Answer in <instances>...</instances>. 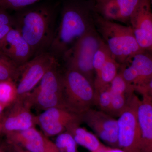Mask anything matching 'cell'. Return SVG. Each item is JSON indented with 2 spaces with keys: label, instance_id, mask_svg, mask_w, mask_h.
<instances>
[{
  "label": "cell",
  "instance_id": "5bb4252c",
  "mask_svg": "<svg viewBox=\"0 0 152 152\" xmlns=\"http://www.w3.org/2000/svg\"><path fill=\"white\" fill-rule=\"evenodd\" d=\"M6 134L9 142L13 145L19 146L30 152H45L47 137L35 127Z\"/></svg>",
  "mask_w": 152,
  "mask_h": 152
},
{
  "label": "cell",
  "instance_id": "9c48e42d",
  "mask_svg": "<svg viewBox=\"0 0 152 152\" xmlns=\"http://www.w3.org/2000/svg\"><path fill=\"white\" fill-rule=\"evenodd\" d=\"M84 122L96 136L113 148H119L118 121L109 114L92 108L82 115Z\"/></svg>",
  "mask_w": 152,
  "mask_h": 152
},
{
  "label": "cell",
  "instance_id": "d6a6232c",
  "mask_svg": "<svg viewBox=\"0 0 152 152\" xmlns=\"http://www.w3.org/2000/svg\"><path fill=\"white\" fill-rule=\"evenodd\" d=\"M4 109L0 105V119H3V112Z\"/></svg>",
  "mask_w": 152,
  "mask_h": 152
},
{
  "label": "cell",
  "instance_id": "52a82bcc",
  "mask_svg": "<svg viewBox=\"0 0 152 152\" xmlns=\"http://www.w3.org/2000/svg\"><path fill=\"white\" fill-rule=\"evenodd\" d=\"M57 64V58L48 52L34 57L21 66L19 83L17 84L18 98L32 91L46 73Z\"/></svg>",
  "mask_w": 152,
  "mask_h": 152
},
{
  "label": "cell",
  "instance_id": "4316f807",
  "mask_svg": "<svg viewBox=\"0 0 152 152\" xmlns=\"http://www.w3.org/2000/svg\"><path fill=\"white\" fill-rule=\"evenodd\" d=\"M13 28V16L9 13L7 10L0 6V43Z\"/></svg>",
  "mask_w": 152,
  "mask_h": 152
},
{
  "label": "cell",
  "instance_id": "f1b7e54d",
  "mask_svg": "<svg viewBox=\"0 0 152 152\" xmlns=\"http://www.w3.org/2000/svg\"><path fill=\"white\" fill-rule=\"evenodd\" d=\"M135 91L138 92L142 96L147 95L152 91V77L146 83L141 86L134 88Z\"/></svg>",
  "mask_w": 152,
  "mask_h": 152
},
{
  "label": "cell",
  "instance_id": "1f68e13d",
  "mask_svg": "<svg viewBox=\"0 0 152 152\" xmlns=\"http://www.w3.org/2000/svg\"><path fill=\"white\" fill-rule=\"evenodd\" d=\"M14 149L16 152H30L18 145H13Z\"/></svg>",
  "mask_w": 152,
  "mask_h": 152
},
{
  "label": "cell",
  "instance_id": "7402d4cb",
  "mask_svg": "<svg viewBox=\"0 0 152 152\" xmlns=\"http://www.w3.org/2000/svg\"><path fill=\"white\" fill-rule=\"evenodd\" d=\"M55 143L60 152H77V144L73 136L68 132L58 135Z\"/></svg>",
  "mask_w": 152,
  "mask_h": 152
},
{
  "label": "cell",
  "instance_id": "3957f363",
  "mask_svg": "<svg viewBox=\"0 0 152 152\" xmlns=\"http://www.w3.org/2000/svg\"><path fill=\"white\" fill-rule=\"evenodd\" d=\"M97 30L110 50L112 57L120 65L143 50L135 37L131 26L117 23L99 15H94Z\"/></svg>",
  "mask_w": 152,
  "mask_h": 152
},
{
  "label": "cell",
  "instance_id": "836d02e7",
  "mask_svg": "<svg viewBox=\"0 0 152 152\" xmlns=\"http://www.w3.org/2000/svg\"><path fill=\"white\" fill-rule=\"evenodd\" d=\"M144 96H147L148 97H149L150 99H151L152 100V91L150 92L148 94H147V95H144Z\"/></svg>",
  "mask_w": 152,
  "mask_h": 152
},
{
  "label": "cell",
  "instance_id": "277c9868",
  "mask_svg": "<svg viewBox=\"0 0 152 152\" xmlns=\"http://www.w3.org/2000/svg\"><path fill=\"white\" fill-rule=\"evenodd\" d=\"M63 99L66 109L82 115L96 104L94 84L77 71L67 69L63 75Z\"/></svg>",
  "mask_w": 152,
  "mask_h": 152
},
{
  "label": "cell",
  "instance_id": "83f0119b",
  "mask_svg": "<svg viewBox=\"0 0 152 152\" xmlns=\"http://www.w3.org/2000/svg\"><path fill=\"white\" fill-rule=\"evenodd\" d=\"M42 0H0V6L7 10L17 11Z\"/></svg>",
  "mask_w": 152,
  "mask_h": 152
},
{
  "label": "cell",
  "instance_id": "d4e9b609",
  "mask_svg": "<svg viewBox=\"0 0 152 152\" xmlns=\"http://www.w3.org/2000/svg\"><path fill=\"white\" fill-rule=\"evenodd\" d=\"M96 104L99 110L109 114L112 100V93L110 86L96 92Z\"/></svg>",
  "mask_w": 152,
  "mask_h": 152
},
{
  "label": "cell",
  "instance_id": "ac0fdd59",
  "mask_svg": "<svg viewBox=\"0 0 152 152\" xmlns=\"http://www.w3.org/2000/svg\"><path fill=\"white\" fill-rule=\"evenodd\" d=\"M20 66L0 50V82L18 80Z\"/></svg>",
  "mask_w": 152,
  "mask_h": 152
},
{
  "label": "cell",
  "instance_id": "cb8c5ba5",
  "mask_svg": "<svg viewBox=\"0 0 152 152\" xmlns=\"http://www.w3.org/2000/svg\"><path fill=\"white\" fill-rule=\"evenodd\" d=\"M121 9V21L129 20L131 16L139 7L142 0H116Z\"/></svg>",
  "mask_w": 152,
  "mask_h": 152
},
{
  "label": "cell",
  "instance_id": "ba28073f",
  "mask_svg": "<svg viewBox=\"0 0 152 152\" xmlns=\"http://www.w3.org/2000/svg\"><path fill=\"white\" fill-rule=\"evenodd\" d=\"M82 122V115L61 108L48 109L37 116V125L40 126L47 137L58 135Z\"/></svg>",
  "mask_w": 152,
  "mask_h": 152
},
{
  "label": "cell",
  "instance_id": "7a4b0ae2",
  "mask_svg": "<svg viewBox=\"0 0 152 152\" xmlns=\"http://www.w3.org/2000/svg\"><path fill=\"white\" fill-rule=\"evenodd\" d=\"M60 14L59 24L49 50L57 58L64 57L94 26L92 9L86 0H63Z\"/></svg>",
  "mask_w": 152,
  "mask_h": 152
},
{
  "label": "cell",
  "instance_id": "4fadbf2b",
  "mask_svg": "<svg viewBox=\"0 0 152 152\" xmlns=\"http://www.w3.org/2000/svg\"><path fill=\"white\" fill-rule=\"evenodd\" d=\"M124 64L134 81V88L146 83L152 77V55L148 51L138 53L126 60Z\"/></svg>",
  "mask_w": 152,
  "mask_h": 152
},
{
  "label": "cell",
  "instance_id": "d590c367",
  "mask_svg": "<svg viewBox=\"0 0 152 152\" xmlns=\"http://www.w3.org/2000/svg\"><path fill=\"white\" fill-rule=\"evenodd\" d=\"M150 3H151V7L152 11V0H150Z\"/></svg>",
  "mask_w": 152,
  "mask_h": 152
},
{
  "label": "cell",
  "instance_id": "603a6c76",
  "mask_svg": "<svg viewBox=\"0 0 152 152\" xmlns=\"http://www.w3.org/2000/svg\"><path fill=\"white\" fill-rule=\"evenodd\" d=\"M111 58L113 57L110 50L104 41H102L96 52L93 60V67L95 71V75L99 72L105 64Z\"/></svg>",
  "mask_w": 152,
  "mask_h": 152
},
{
  "label": "cell",
  "instance_id": "f546056e",
  "mask_svg": "<svg viewBox=\"0 0 152 152\" xmlns=\"http://www.w3.org/2000/svg\"><path fill=\"white\" fill-rule=\"evenodd\" d=\"M45 152H60L55 143L50 140L46 137Z\"/></svg>",
  "mask_w": 152,
  "mask_h": 152
},
{
  "label": "cell",
  "instance_id": "4dcf8cb0",
  "mask_svg": "<svg viewBox=\"0 0 152 152\" xmlns=\"http://www.w3.org/2000/svg\"><path fill=\"white\" fill-rule=\"evenodd\" d=\"M104 152H124L123 150L121 149L120 148H107Z\"/></svg>",
  "mask_w": 152,
  "mask_h": 152
},
{
  "label": "cell",
  "instance_id": "2e32d148",
  "mask_svg": "<svg viewBox=\"0 0 152 152\" xmlns=\"http://www.w3.org/2000/svg\"><path fill=\"white\" fill-rule=\"evenodd\" d=\"M80 125H73L66 131L73 136L77 145L84 147L91 152L100 151L105 147L101 143L96 136L80 127Z\"/></svg>",
  "mask_w": 152,
  "mask_h": 152
},
{
  "label": "cell",
  "instance_id": "d6986e66",
  "mask_svg": "<svg viewBox=\"0 0 152 152\" xmlns=\"http://www.w3.org/2000/svg\"><path fill=\"white\" fill-rule=\"evenodd\" d=\"M18 98L17 84L12 80L0 82V105L5 109L12 105Z\"/></svg>",
  "mask_w": 152,
  "mask_h": 152
},
{
  "label": "cell",
  "instance_id": "44dd1931",
  "mask_svg": "<svg viewBox=\"0 0 152 152\" xmlns=\"http://www.w3.org/2000/svg\"><path fill=\"white\" fill-rule=\"evenodd\" d=\"M112 94V100L109 115L113 117H118L127 106L129 100L133 94Z\"/></svg>",
  "mask_w": 152,
  "mask_h": 152
},
{
  "label": "cell",
  "instance_id": "5b68a950",
  "mask_svg": "<svg viewBox=\"0 0 152 152\" xmlns=\"http://www.w3.org/2000/svg\"><path fill=\"white\" fill-rule=\"evenodd\" d=\"M102 41L94 26L77 41L64 56L67 58L68 69L83 74L94 84L95 73L93 60Z\"/></svg>",
  "mask_w": 152,
  "mask_h": 152
},
{
  "label": "cell",
  "instance_id": "8992f818",
  "mask_svg": "<svg viewBox=\"0 0 152 152\" xmlns=\"http://www.w3.org/2000/svg\"><path fill=\"white\" fill-rule=\"evenodd\" d=\"M140 100L133 94L117 120L119 148L125 152L140 151L141 134L137 117Z\"/></svg>",
  "mask_w": 152,
  "mask_h": 152
},
{
  "label": "cell",
  "instance_id": "f35d334b",
  "mask_svg": "<svg viewBox=\"0 0 152 152\" xmlns=\"http://www.w3.org/2000/svg\"></svg>",
  "mask_w": 152,
  "mask_h": 152
},
{
  "label": "cell",
  "instance_id": "9a60e30c",
  "mask_svg": "<svg viewBox=\"0 0 152 152\" xmlns=\"http://www.w3.org/2000/svg\"><path fill=\"white\" fill-rule=\"evenodd\" d=\"M137 117L141 134L140 152H152V100L147 96L140 99Z\"/></svg>",
  "mask_w": 152,
  "mask_h": 152
},
{
  "label": "cell",
  "instance_id": "ffe728a7",
  "mask_svg": "<svg viewBox=\"0 0 152 152\" xmlns=\"http://www.w3.org/2000/svg\"><path fill=\"white\" fill-rule=\"evenodd\" d=\"M96 7L104 18L121 21V9L116 0H97Z\"/></svg>",
  "mask_w": 152,
  "mask_h": 152
},
{
  "label": "cell",
  "instance_id": "e0dca14e",
  "mask_svg": "<svg viewBox=\"0 0 152 152\" xmlns=\"http://www.w3.org/2000/svg\"><path fill=\"white\" fill-rule=\"evenodd\" d=\"M120 64L113 58L107 62L97 74L95 75L94 87L96 92L110 86L119 71Z\"/></svg>",
  "mask_w": 152,
  "mask_h": 152
},
{
  "label": "cell",
  "instance_id": "6da1fadb",
  "mask_svg": "<svg viewBox=\"0 0 152 152\" xmlns=\"http://www.w3.org/2000/svg\"><path fill=\"white\" fill-rule=\"evenodd\" d=\"M61 2L42 0L15 11L14 28L29 45L33 58L49 52L54 39Z\"/></svg>",
  "mask_w": 152,
  "mask_h": 152
},
{
  "label": "cell",
  "instance_id": "8fae6325",
  "mask_svg": "<svg viewBox=\"0 0 152 152\" xmlns=\"http://www.w3.org/2000/svg\"><path fill=\"white\" fill-rule=\"evenodd\" d=\"M12 105L7 115L3 117V132L7 134L35 127L37 116L32 113L26 95L18 98Z\"/></svg>",
  "mask_w": 152,
  "mask_h": 152
},
{
  "label": "cell",
  "instance_id": "74e56055",
  "mask_svg": "<svg viewBox=\"0 0 152 152\" xmlns=\"http://www.w3.org/2000/svg\"><path fill=\"white\" fill-rule=\"evenodd\" d=\"M2 120V119H0V120Z\"/></svg>",
  "mask_w": 152,
  "mask_h": 152
},
{
  "label": "cell",
  "instance_id": "e575fe53",
  "mask_svg": "<svg viewBox=\"0 0 152 152\" xmlns=\"http://www.w3.org/2000/svg\"><path fill=\"white\" fill-rule=\"evenodd\" d=\"M0 152H6L3 149V148H1V147H0Z\"/></svg>",
  "mask_w": 152,
  "mask_h": 152
},
{
  "label": "cell",
  "instance_id": "8d00e7d4",
  "mask_svg": "<svg viewBox=\"0 0 152 152\" xmlns=\"http://www.w3.org/2000/svg\"><path fill=\"white\" fill-rule=\"evenodd\" d=\"M1 42L0 43V50L1 49Z\"/></svg>",
  "mask_w": 152,
  "mask_h": 152
},
{
  "label": "cell",
  "instance_id": "30bf717a",
  "mask_svg": "<svg viewBox=\"0 0 152 152\" xmlns=\"http://www.w3.org/2000/svg\"><path fill=\"white\" fill-rule=\"evenodd\" d=\"M129 21L141 48L151 51L152 11L150 0H142Z\"/></svg>",
  "mask_w": 152,
  "mask_h": 152
},
{
  "label": "cell",
  "instance_id": "7c38bea8",
  "mask_svg": "<svg viewBox=\"0 0 152 152\" xmlns=\"http://www.w3.org/2000/svg\"><path fill=\"white\" fill-rule=\"evenodd\" d=\"M1 50L21 66L33 58L31 48L15 28L10 30L2 41Z\"/></svg>",
  "mask_w": 152,
  "mask_h": 152
},
{
  "label": "cell",
  "instance_id": "484cf974",
  "mask_svg": "<svg viewBox=\"0 0 152 152\" xmlns=\"http://www.w3.org/2000/svg\"><path fill=\"white\" fill-rule=\"evenodd\" d=\"M110 88L112 94L131 95L135 91L134 87L125 81L119 72L111 83Z\"/></svg>",
  "mask_w": 152,
  "mask_h": 152
}]
</instances>
